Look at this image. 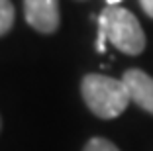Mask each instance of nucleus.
Here are the masks:
<instances>
[{
	"mask_svg": "<svg viewBox=\"0 0 153 151\" xmlns=\"http://www.w3.org/2000/svg\"><path fill=\"white\" fill-rule=\"evenodd\" d=\"M82 151H120V149L112 141H108V139H104V138H92L85 145Z\"/></svg>",
	"mask_w": 153,
	"mask_h": 151,
	"instance_id": "423d86ee",
	"label": "nucleus"
},
{
	"mask_svg": "<svg viewBox=\"0 0 153 151\" xmlns=\"http://www.w3.org/2000/svg\"><path fill=\"white\" fill-rule=\"evenodd\" d=\"M24 16L33 30L53 33L59 28V0H24Z\"/></svg>",
	"mask_w": 153,
	"mask_h": 151,
	"instance_id": "7ed1b4c3",
	"label": "nucleus"
},
{
	"mask_svg": "<svg viewBox=\"0 0 153 151\" xmlns=\"http://www.w3.org/2000/svg\"><path fill=\"white\" fill-rule=\"evenodd\" d=\"M120 2H122V0H106V4H108V6H118Z\"/></svg>",
	"mask_w": 153,
	"mask_h": 151,
	"instance_id": "6e6552de",
	"label": "nucleus"
},
{
	"mask_svg": "<svg viewBox=\"0 0 153 151\" xmlns=\"http://www.w3.org/2000/svg\"><path fill=\"white\" fill-rule=\"evenodd\" d=\"M14 6L10 0H0V36L8 33L14 24Z\"/></svg>",
	"mask_w": 153,
	"mask_h": 151,
	"instance_id": "39448f33",
	"label": "nucleus"
},
{
	"mask_svg": "<svg viewBox=\"0 0 153 151\" xmlns=\"http://www.w3.org/2000/svg\"><path fill=\"white\" fill-rule=\"evenodd\" d=\"M122 80L128 89L131 102H135L145 112L153 114V77H149L141 69H128Z\"/></svg>",
	"mask_w": 153,
	"mask_h": 151,
	"instance_id": "20e7f679",
	"label": "nucleus"
},
{
	"mask_svg": "<svg viewBox=\"0 0 153 151\" xmlns=\"http://www.w3.org/2000/svg\"><path fill=\"white\" fill-rule=\"evenodd\" d=\"M141 8H143V12L147 14L149 18H153V0H140Z\"/></svg>",
	"mask_w": 153,
	"mask_h": 151,
	"instance_id": "0eeeda50",
	"label": "nucleus"
},
{
	"mask_svg": "<svg viewBox=\"0 0 153 151\" xmlns=\"http://www.w3.org/2000/svg\"><path fill=\"white\" fill-rule=\"evenodd\" d=\"M81 92L88 110L102 120L118 118L131 102L124 80L106 75H86L81 83Z\"/></svg>",
	"mask_w": 153,
	"mask_h": 151,
	"instance_id": "f03ea898",
	"label": "nucleus"
},
{
	"mask_svg": "<svg viewBox=\"0 0 153 151\" xmlns=\"http://www.w3.org/2000/svg\"><path fill=\"white\" fill-rule=\"evenodd\" d=\"M106 39L126 55H140L145 49V33L137 18L120 6H108L98 16L96 51L106 49Z\"/></svg>",
	"mask_w": 153,
	"mask_h": 151,
	"instance_id": "f257e3e1",
	"label": "nucleus"
}]
</instances>
